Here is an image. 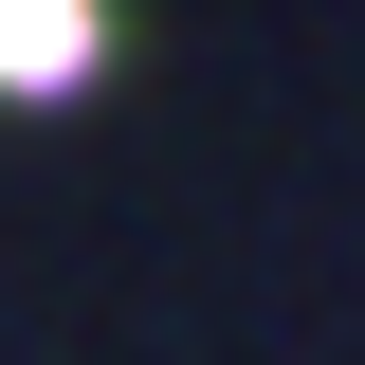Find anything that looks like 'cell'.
Segmentation results:
<instances>
[{
    "mask_svg": "<svg viewBox=\"0 0 365 365\" xmlns=\"http://www.w3.org/2000/svg\"><path fill=\"white\" fill-rule=\"evenodd\" d=\"M91 55H110V19H91V0H0V91H73Z\"/></svg>",
    "mask_w": 365,
    "mask_h": 365,
    "instance_id": "cell-1",
    "label": "cell"
}]
</instances>
